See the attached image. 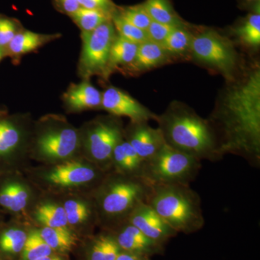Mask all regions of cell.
I'll return each mask as SVG.
<instances>
[{
  "instance_id": "27",
  "label": "cell",
  "mask_w": 260,
  "mask_h": 260,
  "mask_svg": "<svg viewBox=\"0 0 260 260\" xmlns=\"http://www.w3.org/2000/svg\"><path fill=\"white\" fill-rule=\"evenodd\" d=\"M138 45L120 36L116 37L111 48L109 66L133 64L138 52Z\"/></svg>"
},
{
  "instance_id": "18",
  "label": "cell",
  "mask_w": 260,
  "mask_h": 260,
  "mask_svg": "<svg viewBox=\"0 0 260 260\" xmlns=\"http://www.w3.org/2000/svg\"><path fill=\"white\" fill-rule=\"evenodd\" d=\"M28 233L14 221L0 225V260H19Z\"/></svg>"
},
{
  "instance_id": "30",
  "label": "cell",
  "mask_w": 260,
  "mask_h": 260,
  "mask_svg": "<svg viewBox=\"0 0 260 260\" xmlns=\"http://www.w3.org/2000/svg\"><path fill=\"white\" fill-rule=\"evenodd\" d=\"M47 39L44 36L31 31L18 32L9 43L8 48L12 54L20 55L35 50Z\"/></svg>"
},
{
  "instance_id": "13",
  "label": "cell",
  "mask_w": 260,
  "mask_h": 260,
  "mask_svg": "<svg viewBox=\"0 0 260 260\" xmlns=\"http://www.w3.org/2000/svg\"><path fill=\"white\" fill-rule=\"evenodd\" d=\"M62 206L70 231L75 236L77 234H84L85 237L92 236L94 228L99 223L93 195L84 199L80 197H70L64 200Z\"/></svg>"
},
{
  "instance_id": "25",
  "label": "cell",
  "mask_w": 260,
  "mask_h": 260,
  "mask_svg": "<svg viewBox=\"0 0 260 260\" xmlns=\"http://www.w3.org/2000/svg\"><path fill=\"white\" fill-rule=\"evenodd\" d=\"M143 5L153 21L167 25H184L174 11L170 0H146Z\"/></svg>"
},
{
  "instance_id": "23",
  "label": "cell",
  "mask_w": 260,
  "mask_h": 260,
  "mask_svg": "<svg viewBox=\"0 0 260 260\" xmlns=\"http://www.w3.org/2000/svg\"><path fill=\"white\" fill-rule=\"evenodd\" d=\"M37 231L43 240L56 254L65 255L76 245L77 237L70 230L43 226Z\"/></svg>"
},
{
  "instance_id": "7",
  "label": "cell",
  "mask_w": 260,
  "mask_h": 260,
  "mask_svg": "<svg viewBox=\"0 0 260 260\" xmlns=\"http://www.w3.org/2000/svg\"><path fill=\"white\" fill-rule=\"evenodd\" d=\"M190 51L197 61L221 73L228 81L237 77L239 57L232 42L213 29L193 35Z\"/></svg>"
},
{
  "instance_id": "6",
  "label": "cell",
  "mask_w": 260,
  "mask_h": 260,
  "mask_svg": "<svg viewBox=\"0 0 260 260\" xmlns=\"http://www.w3.org/2000/svg\"><path fill=\"white\" fill-rule=\"evenodd\" d=\"M108 173L88 159L84 161L68 160L43 169L38 173L37 179L52 191H73L84 188L93 193Z\"/></svg>"
},
{
  "instance_id": "34",
  "label": "cell",
  "mask_w": 260,
  "mask_h": 260,
  "mask_svg": "<svg viewBox=\"0 0 260 260\" xmlns=\"http://www.w3.org/2000/svg\"><path fill=\"white\" fill-rule=\"evenodd\" d=\"M176 26L178 25H167L152 20L146 30L148 40L162 45L168 36Z\"/></svg>"
},
{
  "instance_id": "1",
  "label": "cell",
  "mask_w": 260,
  "mask_h": 260,
  "mask_svg": "<svg viewBox=\"0 0 260 260\" xmlns=\"http://www.w3.org/2000/svg\"><path fill=\"white\" fill-rule=\"evenodd\" d=\"M218 135L220 153L260 165V70H249L229 81L210 120Z\"/></svg>"
},
{
  "instance_id": "11",
  "label": "cell",
  "mask_w": 260,
  "mask_h": 260,
  "mask_svg": "<svg viewBox=\"0 0 260 260\" xmlns=\"http://www.w3.org/2000/svg\"><path fill=\"white\" fill-rule=\"evenodd\" d=\"M107 232L115 239L121 251L150 258L165 252V246L149 239L128 220Z\"/></svg>"
},
{
  "instance_id": "32",
  "label": "cell",
  "mask_w": 260,
  "mask_h": 260,
  "mask_svg": "<svg viewBox=\"0 0 260 260\" xmlns=\"http://www.w3.org/2000/svg\"><path fill=\"white\" fill-rule=\"evenodd\" d=\"M112 20L114 28L121 37L138 44L148 41L146 30H142L128 23L120 15H114Z\"/></svg>"
},
{
  "instance_id": "19",
  "label": "cell",
  "mask_w": 260,
  "mask_h": 260,
  "mask_svg": "<svg viewBox=\"0 0 260 260\" xmlns=\"http://www.w3.org/2000/svg\"><path fill=\"white\" fill-rule=\"evenodd\" d=\"M144 160L123 138L116 144L112 155V171L124 175L141 177Z\"/></svg>"
},
{
  "instance_id": "17",
  "label": "cell",
  "mask_w": 260,
  "mask_h": 260,
  "mask_svg": "<svg viewBox=\"0 0 260 260\" xmlns=\"http://www.w3.org/2000/svg\"><path fill=\"white\" fill-rule=\"evenodd\" d=\"M22 141L18 126L8 119H0V173L15 172V155Z\"/></svg>"
},
{
  "instance_id": "4",
  "label": "cell",
  "mask_w": 260,
  "mask_h": 260,
  "mask_svg": "<svg viewBox=\"0 0 260 260\" xmlns=\"http://www.w3.org/2000/svg\"><path fill=\"white\" fill-rule=\"evenodd\" d=\"M147 203L178 234H194L204 227L201 198L189 184L153 185Z\"/></svg>"
},
{
  "instance_id": "29",
  "label": "cell",
  "mask_w": 260,
  "mask_h": 260,
  "mask_svg": "<svg viewBox=\"0 0 260 260\" xmlns=\"http://www.w3.org/2000/svg\"><path fill=\"white\" fill-rule=\"evenodd\" d=\"M53 254L56 253L43 240L38 231L34 230L28 233L19 260H39Z\"/></svg>"
},
{
  "instance_id": "42",
  "label": "cell",
  "mask_w": 260,
  "mask_h": 260,
  "mask_svg": "<svg viewBox=\"0 0 260 260\" xmlns=\"http://www.w3.org/2000/svg\"><path fill=\"white\" fill-rule=\"evenodd\" d=\"M2 57H3V54H2V51L0 50V59H2Z\"/></svg>"
},
{
  "instance_id": "15",
  "label": "cell",
  "mask_w": 260,
  "mask_h": 260,
  "mask_svg": "<svg viewBox=\"0 0 260 260\" xmlns=\"http://www.w3.org/2000/svg\"><path fill=\"white\" fill-rule=\"evenodd\" d=\"M31 192L15 174V172L0 173V212L19 215L26 209Z\"/></svg>"
},
{
  "instance_id": "37",
  "label": "cell",
  "mask_w": 260,
  "mask_h": 260,
  "mask_svg": "<svg viewBox=\"0 0 260 260\" xmlns=\"http://www.w3.org/2000/svg\"><path fill=\"white\" fill-rule=\"evenodd\" d=\"M65 12L71 15L80 8L78 0H59Z\"/></svg>"
},
{
  "instance_id": "22",
  "label": "cell",
  "mask_w": 260,
  "mask_h": 260,
  "mask_svg": "<svg viewBox=\"0 0 260 260\" xmlns=\"http://www.w3.org/2000/svg\"><path fill=\"white\" fill-rule=\"evenodd\" d=\"M169 56L162 45L148 40L138 45L133 64L138 70H148L164 64Z\"/></svg>"
},
{
  "instance_id": "14",
  "label": "cell",
  "mask_w": 260,
  "mask_h": 260,
  "mask_svg": "<svg viewBox=\"0 0 260 260\" xmlns=\"http://www.w3.org/2000/svg\"><path fill=\"white\" fill-rule=\"evenodd\" d=\"M127 220L149 239L164 246L171 239L178 235V233L147 203L138 205Z\"/></svg>"
},
{
  "instance_id": "28",
  "label": "cell",
  "mask_w": 260,
  "mask_h": 260,
  "mask_svg": "<svg viewBox=\"0 0 260 260\" xmlns=\"http://www.w3.org/2000/svg\"><path fill=\"white\" fill-rule=\"evenodd\" d=\"M239 40L247 47L257 48L260 45L259 10L248 15L247 18L235 30Z\"/></svg>"
},
{
  "instance_id": "24",
  "label": "cell",
  "mask_w": 260,
  "mask_h": 260,
  "mask_svg": "<svg viewBox=\"0 0 260 260\" xmlns=\"http://www.w3.org/2000/svg\"><path fill=\"white\" fill-rule=\"evenodd\" d=\"M35 217L36 220L43 226L70 231L62 205L53 203H44L36 210Z\"/></svg>"
},
{
  "instance_id": "21",
  "label": "cell",
  "mask_w": 260,
  "mask_h": 260,
  "mask_svg": "<svg viewBox=\"0 0 260 260\" xmlns=\"http://www.w3.org/2000/svg\"><path fill=\"white\" fill-rule=\"evenodd\" d=\"M66 100L75 110L94 109L102 107V93L91 84L82 83L67 93Z\"/></svg>"
},
{
  "instance_id": "40",
  "label": "cell",
  "mask_w": 260,
  "mask_h": 260,
  "mask_svg": "<svg viewBox=\"0 0 260 260\" xmlns=\"http://www.w3.org/2000/svg\"><path fill=\"white\" fill-rule=\"evenodd\" d=\"M3 218H2L1 212H0V225L3 223Z\"/></svg>"
},
{
  "instance_id": "35",
  "label": "cell",
  "mask_w": 260,
  "mask_h": 260,
  "mask_svg": "<svg viewBox=\"0 0 260 260\" xmlns=\"http://www.w3.org/2000/svg\"><path fill=\"white\" fill-rule=\"evenodd\" d=\"M16 34L15 24L8 19H0V47L8 45Z\"/></svg>"
},
{
  "instance_id": "38",
  "label": "cell",
  "mask_w": 260,
  "mask_h": 260,
  "mask_svg": "<svg viewBox=\"0 0 260 260\" xmlns=\"http://www.w3.org/2000/svg\"><path fill=\"white\" fill-rule=\"evenodd\" d=\"M152 258L148 256L138 255L133 253L121 251L119 255L116 256L115 260H151Z\"/></svg>"
},
{
  "instance_id": "12",
  "label": "cell",
  "mask_w": 260,
  "mask_h": 260,
  "mask_svg": "<svg viewBox=\"0 0 260 260\" xmlns=\"http://www.w3.org/2000/svg\"><path fill=\"white\" fill-rule=\"evenodd\" d=\"M102 107L112 115L129 117L133 122L156 121L158 116L129 94L114 87L102 93Z\"/></svg>"
},
{
  "instance_id": "9",
  "label": "cell",
  "mask_w": 260,
  "mask_h": 260,
  "mask_svg": "<svg viewBox=\"0 0 260 260\" xmlns=\"http://www.w3.org/2000/svg\"><path fill=\"white\" fill-rule=\"evenodd\" d=\"M116 37L115 28L111 20L91 31L83 32L81 65L85 73L96 74L108 69L111 48Z\"/></svg>"
},
{
  "instance_id": "36",
  "label": "cell",
  "mask_w": 260,
  "mask_h": 260,
  "mask_svg": "<svg viewBox=\"0 0 260 260\" xmlns=\"http://www.w3.org/2000/svg\"><path fill=\"white\" fill-rule=\"evenodd\" d=\"M80 8L109 12L112 7L111 0H78Z\"/></svg>"
},
{
  "instance_id": "39",
  "label": "cell",
  "mask_w": 260,
  "mask_h": 260,
  "mask_svg": "<svg viewBox=\"0 0 260 260\" xmlns=\"http://www.w3.org/2000/svg\"><path fill=\"white\" fill-rule=\"evenodd\" d=\"M64 254H53L39 260H68Z\"/></svg>"
},
{
  "instance_id": "2",
  "label": "cell",
  "mask_w": 260,
  "mask_h": 260,
  "mask_svg": "<svg viewBox=\"0 0 260 260\" xmlns=\"http://www.w3.org/2000/svg\"><path fill=\"white\" fill-rule=\"evenodd\" d=\"M156 121L166 143L172 148L200 160L217 162L223 158L211 123L184 104L172 103Z\"/></svg>"
},
{
  "instance_id": "41",
  "label": "cell",
  "mask_w": 260,
  "mask_h": 260,
  "mask_svg": "<svg viewBox=\"0 0 260 260\" xmlns=\"http://www.w3.org/2000/svg\"><path fill=\"white\" fill-rule=\"evenodd\" d=\"M246 1H249V2H256V1H259V0H246Z\"/></svg>"
},
{
  "instance_id": "31",
  "label": "cell",
  "mask_w": 260,
  "mask_h": 260,
  "mask_svg": "<svg viewBox=\"0 0 260 260\" xmlns=\"http://www.w3.org/2000/svg\"><path fill=\"white\" fill-rule=\"evenodd\" d=\"M71 16L83 30V32L91 31L102 24L110 20L109 12L83 8H80Z\"/></svg>"
},
{
  "instance_id": "10",
  "label": "cell",
  "mask_w": 260,
  "mask_h": 260,
  "mask_svg": "<svg viewBox=\"0 0 260 260\" xmlns=\"http://www.w3.org/2000/svg\"><path fill=\"white\" fill-rule=\"evenodd\" d=\"M80 145L78 132L69 126L51 129L38 138L37 155L46 162L66 161L76 153Z\"/></svg>"
},
{
  "instance_id": "16",
  "label": "cell",
  "mask_w": 260,
  "mask_h": 260,
  "mask_svg": "<svg viewBox=\"0 0 260 260\" xmlns=\"http://www.w3.org/2000/svg\"><path fill=\"white\" fill-rule=\"evenodd\" d=\"M124 138L143 160L153 157L167 144L160 128L152 127L146 121H131Z\"/></svg>"
},
{
  "instance_id": "33",
  "label": "cell",
  "mask_w": 260,
  "mask_h": 260,
  "mask_svg": "<svg viewBox=\"0 0 260 260\" xmlns=\"http://www.w3.org/2000/svg\"><path fill=\"white\" fill-rule=\"evenodd\" d=\"M119 15L128 23L142 30H146L152 22L143 4L126 8Z\"/></svg>"
},
{
  "instance_id": "20",
  "label": "cell",
  "mask_w": 260,
  "mask_h": 260,
  "mask_svg": "<svg viewBox=\"0 0 260 260\" xmlns=\"http://www.w3.org/2000/svg\"><path fill=\"white\" fill-rule=\"evenodd\" d=\"M84 260H115L121 250L115 239L107 231L87 237Z\"/></svg>"
},
{
  "instance_id": "8",
  "label": "cell",
  "mask_w": 260,
  "mask_h": 260,
  "mask_svg": "<svg viewBox=\"0 0 260 260\" xmlns=\"http://www.w3.org/2000/svg\"><path fill=\"white\" fill-rule=\"evenodd\" d=\"M124 134L120 124L115 119H102L94 122L85 138L88 160L106 172H112L113 150L124 138Z\"/></svg>"
},
{
  "instance_id": "26",
  "label": "cell",
  "mask_w": 260,
  "mask_h": 260,
  "mask_svg": "<svg viewBox=\"0 0 260 260\" xmlns=\"http://www.w3.org/2000/svg\"><path fill=\"white\" fill-rule=\"evenodd\" d=\"M193 34L184 25H178L173 29L162 44V47L169 56L182 55L190 51Z\"/></svg>"
},
{
  "instance_id": "5",
  "label": "cell",
  "mask_w": 260,
  "mask_h": 260,
  "mask_svg": "<svg viewBox=\"0 0 260 260\" xmlns=\"http://www.w3.org/2000/svg\"><path fill=\"white\" fill-rule=\"evenodd\" d=\"M201 167V160L166 144L153 157L144 160L141 177L152 186L189 184Z\"/></svg>"
},
{
  "instance_id": "3",
  "label": "cell",
  "mask_w": 260,
  "mask_h": 260,
  "mask_svg": "<svg viewBox=\"0 0 260 260\" xmlns=\"http://www.w3.org/2000/svg\"><path fill=\"white\" fill-rule=\"evenodd\" d=\"M151 189V184L143 178L113 171L108 173L92 193L99 215V225L107 231L127 220L138 205L147 203Z\"/></svg>"
}]
</instances>
